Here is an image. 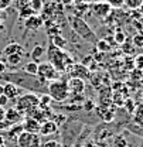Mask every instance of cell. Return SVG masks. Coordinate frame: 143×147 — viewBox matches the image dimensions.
<instances>
[{
	"label": "cell",
	"instance_id": "1",
	"mask_svg": "<svg viewBox=\"0 0 143 147\" xmlns=\"http://www.w3.org/2000/svg\"><path fill=\"white\" fill-rule=\"evenodd\" d=\"M47 55H48V62L53 65L54 68L58 71V72H67L68 68L74 64V59L72 57L67 51L61 50V48H57L54 45H48L47 48Z\"/></svg>",
	"mask_w": 143,
	"mask_h": 147
},
{
	"label": "cell",
	"instance_id": "2",
	"mask_svg": "<svg viewBox=\"0 0 143 147\" xmlns=\"http://www.w3.org/2000/svg\"><path fill=\"white\" fill-rule=\"evenodd\" d=\"M68 21H70V26H71L72 31L79 37L81 40H84L87 42H92V44L96 42V34L94 33V30L89 27V24L82 17L72 16V17H68Z\"/></svg>",
	"mask_w": 143,
	"mask_h": 147
},
{
	"label": "cell",
	"instance_id": "3",
	"mask_svg": "<svg viewBox=\"0 0 143 147\" xmlns=\"http://www.w3.org/2000/svg\"><path fill=\"white\" fill-rule=\"evenodd\" d=\"M47 95L55 100V102H65L70 98V91H68V84L67 79H64L62 76L60 79H55L53 82H50L47 85Z\"/></svg>",
	"mask_w": 143,
	"mask_h": 147
},
{
	"label": "cell",
	"instance_id": "4",
	"mask_svg": "<svg viewBox=\"0 0 143 147\" xmlns=\"http://www.w3.org/2000/svg\"><path fill=\"white\" fill-rule=\"evenodd\" d=\"M36 76L43 85H48L50 82H53L55 79H60L61 78V74L58 72L53 65L47 61V62H38Z\"/></svg>",
	"mask_w": 143,
	"mask_h": 147
},
{
	"label": "cell",
	"instance_id": "5",
	"mask_svg": "<svg viewBox=\"0 0 143 147\" xmlns=\"http://www.w3.org/2000/svg\"><path fill=\"white\" fill-rule=\"evenodd\" d=\"M38 103H40L38 96H37L34 92H30V93H24V95H20L18 96L17 100H16L14 109L18 110L21 115H27L30 110L37 108Z\"/></svg>",
	"mask_w": 143,
	"mask_h": 147
},
{
	"label": "cell",
	"instance_id": "6",
	"mask_svg": "<svg viewBox=\"0 0 143 147\" xmlns=\"http://www.w3.org/2000/svg\"><path fill=\"white\" fill-rule=\"evenodd\" d=\"M89 9L92 11V14L98 18H106L112 11V7L106 1H95L89 6Z\"/></svg>",
	"mask_w": 143,
	"mask_h": 147
},
{
	"label": "cell",
	"instance_id": "7",
	"mask_svg": "<svg viewBox=\"0 0 143 147\" xmlns=\"http://www.w3.org/2000/svg\"><path fill=\"white\" fill-rule=\"evenodd\" d=\"M67 72L70 74V78H79V79H82V81L89 79L91 75H92L91 71L85 65H82V64H75V62L68 68Z\"/></svg>",
	"mask_w": 143,
	"mask_h": 147
},
{
	"label": "cell",
	"instance_id": "8",
	"mask_svg": "<svg viewBox=\"0 0 143 147\" xmlns=\"http://www.w3.org/2000/svg\"><path fill=\"white\" fill-rule=\"evenodd\" d=\"M67 84H68L70 95H84L85 81H82L79 78H70V79H67Z\"/></svg>",
	"mask_w": 143,
	"mask_h": 147
},
{
	"label": "cell",
	"instance_id": "9",
	"mask_svg": "<svg viewBox=\"0 0 143 147\" xmlns=\"http://www.w3.org/2000/svg\"><path fill=\"white\" fill-rule=\"evenodd\" d=\"M21 127H23V131H27L30 134H38L40 133V123L34 120L33 117H28L26 116L21 122Z\"/></svg>",
	"mask_w": 143,
	"mask_h": 147
},
{
	"label": "cell",
	"instance_id": "10",
	"mask_svg": "<svg viewBox=\"0 0 143 147\" xmlns=\"http://www.w3.org/2000/svg\"><path fill=\"white\" fill-rule=\"evenodd\" d=\"M20 93H21V88H18L17 85H14V84H4L3 85V95L9 100L17 99L20 96Z\"/></svg>",
	"mask_w": 143,
	"mask_h": 147
},
{
	"label": "cell",
	"instance_id": "11",
	"mask_svg": "<svg viewBox=\"0 0 143 147\" xmlns=\"http://www.w3.org/2000/svg\"><path fill=\"white\" fill-rule=\"evenodd\" d=\"M4 120L10 126H14V125H18L20 120H23V115L18 110L14 109V108H10V109L6 110V113H4Z\"/></svg>",
	"mask_w": 143,
	"mask_h": 147
},
{
	"label": "cell",
	"instance_id": "12",
	"mask_svg": "<svg viewBox=\"0 0 143 147\" xmlns=\"http://www.w3.org/2000/svg\"><path fill=\"white\" fill-rule=\"evenodd\" d=\"M58 133V126L53 120H45L44 123L40 125V136H53Z\"/></svg>",
	"mask_w": 143,
	"mask_h": 147
},
{
	"label": "cell",
	"instance_id": "13",
	"mask_svg": "<svg viewBox=\"0 0 143 147\" xmlns=\"http://www.w3.org/2000/svg\"><path fill=\"white\" fill-rule=\"evenodd\" d=\"M24 21H26V23H24L26 28H27V30H33V31L38 30V28L44 24L41 16H38V14H33V16H30L28 18H26Z\"/></svg>",
	"mask_w": 143,
	"mask_h": 147
},
{
	"label": "cell",
	"instance_id": "14",
	"mask_svg": "<svg viewBox=\"0 0 143 147\" xmlns=\"http://www.w3.org/2000/svg\"><path fill=\"white\" fill-rule=\"evenodd\" d=\"M13 54H18V55H21V57L24 55V48H23L21 44H18V42H10V44H7L3 48V55L4 57L13 55Z\"/></svg>",
	"mask_w": 143,
	"mask_h": 147
},
{
	"label": "cell",
	"instance_id": "15",
	"mask_svg": "<svg viewBox=\"0 0 143 147\" xmlns=\"http://www.w3.org/2000/svg\"><path fill=\"white\" fill-rule=\"evenodd\" d=\"M33 136H34V134H30V133H27V131H21L17 136V139H16L17 147H30L31 146Z\"/></svg>",
	"mask_w": 143,
	"mask_h": 147
},
{
	"label": "cell",
	"instance_id": "16",
	"mask_svg": "<svg viewBox=\"0 0 143 147\" xmlns=\"http://www.w3.org/2000/svg\"><path fill=\"white\" fill-rule=\"evenodd\" d=\"M44 53H45V48H44L43 45H40V44L34 45V48H33V50H31V53H30L31 61H33V62H36V64H38V61L43 58Z\"/></svg>",
	"mask_w": 143,
	"mask_h": 147
},
{
	"label": "cell",
	"instance_id": "17",
	"mask_svg": "<svg viewBox=\"0 0 143 147\" xmlns=\"http://www.w3.org/2000/svg\"><path fill=\"white\" fill-rule=\"evenodd\" d=\"M51 45L57 47V48L64 50V48L68 45V41H67V38H65V37H62L61 34H58V36L51 37Z\"/></svg>",
	"mask_w": 143,
	"mask_h": 147
},
{
	"label": "cell",
	"instance_id": "18",
	"mask_svg": "<svg viewBox=\"0 0 143 147\" xmlns=\"http://www.w3.org/2000/svg\"><path fill=\"white\" fill-rule=\"evenodd\" d=\"M21 59H23V57L18 54H13V55H7L6 57V61H4V64L6 65H9L10 68H16L18 64L21 62Z\"/></svg>",
	"mask_w": 143,
	"mask_h": 147
},
{
	"label": "cell",
	"instance_id": "19",
	"mask_svg": "<svg viewBox=\"0 0 143 147\" xmlns=\"http://www.w3.org/2000/svg\"><path fill=\"white\" fill-rule=\"evenodd\" d=\"M37 68H38V64L33 62V61H30V62L24 64V67H23V72L27 74V75H30V76H36L37 75Z\"/></svg>",
	"mask_w": 143,
	"mask_h": 147
},
{
	"label": "cell",
	"instance_id": "20",
	"mask_svg": "<svg viewBox=\"0 0 143 147\" xmlns=\"http://www.w3.org/2000/svg\"><path fill=\"white\" fill-rule=\"evenodd\" d=\"M50 120H53L54 123L60 127V126H64V125H65V122L68 120V117H67L64 113H53V116H51Z\"/></svg>",
	"mask_w": 143,
	"mask_h": 147
},
{
	"label": "cell",
	"instance_id": "21",
	"mask_svg": "<svg viewBox=\"0 0 143 147\" xmlns=\"http://www.w3.org/2000/svg\"><path fill=\"white\" fill-rule=\"evenodd\" d=\"M95 48H96V51H99V53H108V51L110 50V45H109V42H108L106 40H96Z\"/></svg>",
	"mask_w": 143,
	"mask_h": 147
},
{
	"label": "cell",
	"instance_id": "22",
	"mask_svg": "<svg viewBox=\"0 0 143 147\" xmlns=\"http://www.w3.org/2000/svg\"><path fill=\"white\" fill-rule=\"evenodd\" d=\"M28 6H30V9L37 14V13L43 11L44 3H43V0H30V1H28Z\"/></svg>",
	"mask_w": 143,
	"mask_h": 147
},
{
	"label": "cell",
	"instance_id": "23",
	"mask_svg": "<svg viewBox=\"0 0 143 147\" xmlns=\"http://www.w3.org/2000/svg\"><path fill=\"white\" fill-rule=\"evenodd\" d=\"M33 14H36V13L30 9V6H28V4H27V6H24V7H21V9L18 10V16H20V18H23V20L28 18L30 16H33Z\"/></svg>",
	"mask_w": 143,
	"mask_h": 147
},
{
	"label": "cell",
	"instance_id": "24",
	"mask_svg": "<svg viewBox=\"0 0 143 147\" xmlns=\"http://www.w3.org/2000/svg\"><path fill=\"white\" fill-rule=\"evenodd\" d=\"M143 4V0H125V6L130 10H138Z\"/></svg>",
	"mask_w": 143,
	"mask_h": 147
},
{
	"label": "cell",
	"instance_id": "25",
	"mask_svg": "<svg viewBox=\"0 0 143 147\" xmlns=\"http://www.w3.org/2000/svg\"><path fill=\"white\" fill-rule=\"evenodd\" d=\"M38 100H40L38 106H41V108H50V105L53 103V99H51V98H50L47 93L41 95V96L38 98Z\"/></svg>",
	"mask_w": 143,
	"mask_h": 147
},
{
	"label": "cell",
	"instance_id": "26",
	"mask_svg": "<svg viewBox=\"0 0 143 147\" xmlns=\"http://www.w3.org/2000/svg\"><path fill=\"white\" fill-rule=\"evenodd\" d=\"M115 41H116V44H119V45L125 44L126 36L122 30H116V33H115Z\"/></svg>",
	"mask_w": 143,
	"mask_h": 147
},
{
	"label": "cell",
	"instance_id": "27",
	"mask_svg": "<svg viewBox=\"0 0 143 147\" xmlns=\"http://www.w3.org/2000/svg\"><path fill=\"white\" fill-rule=\"evenodd\" d=\"M81 108L85 110L87 113H91L92 110L95 109V102H94V100H91V99H87V100H84V103H82V106H81Z\"/></svg>",
	"mask_w": 143,
	"mask_h": 147
},
{
	"label": "cell",
	"instance_id": "28",
	"mask_svg": "<svg viewBox=\"0 0 143 147\" xmlns=\"http://www.w3.org/2000/svg\"><path fill=\"white\" fill-rule=\"evenodd\" d=\"M104 1H106L108 4L113 9H121V7L125 6V0H104Z\"/></svg>",
	"mask_w": 143,
	"mask_h": 147
},
{
	"label": "cell",
	"instance_id": "29",
	"mask_svg": "<svg viewBox=\"0 0 143 147\" xmlns=\"http://www.w3.org/2000/svg\"><path fill=\"white\" fill-rule=\"evenodd\" d=\"M51 24H53V23H51ZM47 33H48V36L50 37L58 36V34H61V28H60L58 24H53V27H50V28L47 30Z\"/></svg>",
	"mask_w": 143,
	"mask_h": 147
},
{
	"label": "cell",
	"instance_id": "30",
	"mask_svg": "<svg viewBox=\"0 0 143 147\" xmlns=\"http://www.w3.org/2000/svg\"><path fill=\"white\" fill-rule=\"evenodd\" d=\"M133 44H135V47L142 48L143 47V33H139V34H136V36L133 37Z\"/></svg>",
	"mask_w": 143,
	"mask_h": 147
},
{
	"label": "cell",
	"instance_id": "31",
	"mask_svg": "<svg viewBox=\"0 0 143 147\" xmlns=\"http://www.w3.org/2000/svg\"><path fill=\"white\" fill-rule=\"evenodd\" d=\"M133 64H135V67H136L138 69H143V54L136 55V57H135Z\"/></svg>",
	"mask_w": 143,
	"mask_h": 147
},
{
	"label": "cell",
	"instance_id": "32",
	"mask_svg": "<svg viewBox=\"0 0 143 147\" xmlns=\"http://www.w3.org/2000/svg\"><path fill=\"white\" fill-rule=\"evenodd\" d=\"M40 147H60V143L57 140H48V142H44Z\"/></svg>",
	"mask_w": 143,
	"mask_h": 147
},
{
	"label": "cell",
	"instance_id": "33",
	"mask_svg": "<svg viewBox=\"0 0 143 147\" xmlns=\"http://www.w3.org/2000/svg\"><path fill=\"white\" fill-rule=\"evenodd\" d=\"M12 1H13V0H0V11H3V10H6L7 7H10Z\"/></svg>",
	"mask_w": 143,
	"mask_h": 147
},
{
	"label": "cell",
	"instance_id": "34",
	"mask_svg": "<svg viewBox=\"0 0 143 147\" xmlns=\"http://www.w3.org/2000/svg\"><path fill=\"white\" fill-rule=\"evenodd\" d=\"M9 102H10V100H9L4 95H0V108H3V109H4V108L9 105Z\"/></svg>",
	"mask_w": 143,
	"mask_h": 147
},
{
	"label": "cell",
	"instance_id": "35",
	"mask_svg": "<svg viewBox=\"0 0 143 147\" xmlns=\"http://www.w3.org/2000/svg\"><path fill=\"white\" fill-rule=\"evenodd\" d=\"M7 71V65L4 64V61H0V74H4Z\"/></svg>",
	"mask_w": 143,
	"mask_h": 147
},
{
	"label": "cell",
	"instance_id": "36",
	"mask_svg": "<svg viewBox=\"0 0 143 147\" xmlns=\"http://www.w3.org/2000/svg\"><path fill=\"white\" fill-rule=\"evenodd\" d=\"M4 113H6V110L3 109V108H0V123L4 120Z\"/></svg>",
	"mask_w": 143,
	"mask_h": 147
},
{
	"label": "cell",
	"instance_id": "37",
	"mask_svg": "<svg viewBox=\"0 0 143 147\" xmlns=\"http://www.w3.org/2000/svg\"><path fill=\"white\" fill-rule=\"evenodd\" d=\"M75 0H61V4H65V6H70V4H72Z\"/></svg>",
	"mask_w": 143,
	"mask_h": 147
},
{
	"label": "cell",
	"instance_id": "38",
	"mask_svg": "<svg viewBox=\"0 0 143 147\" xmlns=\"http://www.w3.org/2000/svg\"><path fill=\"white\" fill-rule=\"evenodd\" d=\"M81 3H95V1H104V0H79Z\"/></svg>",
	"mask_w": 143,
	"mask_h": 147
},
{
	"label": "cell",
	"instance_id": "39",
	"mask_svg": "<svg viewBox=\"0 0 143 147\" xmlns=\"http://www.w3.org/2000/svg\"><path fill=\"white\" fill-rule=\"evenodd\" d=\"M0 95H3V85H0Z\"/></svg>",
	"mask_w": 143,
	"mask_h": 147
},
{
	"label": "cell",
	"instance_id": "40",
	"mask_svg": "<svg viewBox=\"0 0 143 147\" xmlns=\"http://www.w3.org/2000/svg\"><path fill=\"white\" fill-rule=\"evenodd\" d=\"M1 20H3V17H1V11H0V23H1Z\"/></svg>",
	"mask_w": 143,
	"mask_h": 147
},
{
	"label": "cell",
	"instance_id": "41",
	"mask_svg": "<svg viewBox=\"0 0 143 147\" xmlns=\"http://www.w3.org/2000/svg\"><path fill=\"white\" fill-rule=\"evenodd\" d=\"M60 147H62V146H60Z\"/></svg>",
	"mask_w": 143,
	"mask_h": 147
}]
</instances>
